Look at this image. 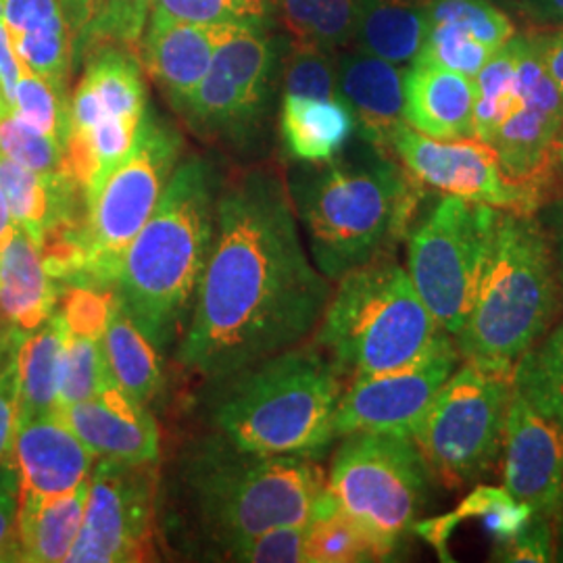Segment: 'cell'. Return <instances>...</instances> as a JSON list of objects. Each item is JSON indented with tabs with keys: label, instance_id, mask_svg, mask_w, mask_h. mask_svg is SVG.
<instances>
[{
	"label": "cell",
	"instance_id": "obj_39",
	"mask_svg": "<svg viewBox=\"0 0 563 563\" xmlns=\"http://www.w3.org/2000/svg\"><path fill=\"white\" fill-rule=\"evenodd\" d=\"M101 339L67 330L60 363L59 409L95 399L115 384L104 360Z\"/></svg>",
	"mask_w": 563,
	"mask_h": 563
},
{
	"label": "cell",
	"instance_id": "obj_16",
	"mask_svg": "<svg viewBox=\"0 0 563 563\" xmlns=\"http://www.w3.org/2000/svg\"><path fill=\"white\" fill-rule=\"evenodd\" d=\"M449 332L423 355L399 369L351 380L336 409V437L353 432H395L413 437L426 411L460 365Z\"/></svg>",
	"mask_w": 563,
	"mask_h": 563
},
{
	"label": "cell",
	"instance_id": "obj_42",
	"mask_svg": "<svg viewBox=\"0 0 563 563\" xmlns=\"http://www.w3.org/2000/svg\"><path fill=\"white\" fill-rule=\"evenodd\" d=\"M453 514L457 522L470 520V518L481 520L486 534L497 543L514 539L534 516L532 509L522 501H518L507 488H495V486L474 488L463 499L460 509Z\"/></svg>",
	"mask_w": 563,
	"mask_h": 563
},
{
	"label": "cell",
	"instance_id": "obj_12",
	"mask_svg": "<svg viewBox=\"0 0 563 563\" xmlns=\"http://www.w3.org/2000/svg\"><path fill=\"white\" fill-rule=\"evenodd\" d=\"M282 42L269 30H222L209 71L178 107L188 125L211 141H257L276 92Z\"/></svg>",
	"mask_w": 563,
	"mask_h": 563
},
{
	"label": "cell",
	"instance_id": "obj_11",
	"mask_svg": "<svg viewBox=\"0 0 563 563\" xmlns=\"http://www.w3.org/2000/svg\"><path fill=\"white\" fill-rule=\"evenodd\" d=\"M499 211L444 195L407 232V274L423 305L451 336L460 332L467 316Z\"/></svg>",
	"mask_w": 563,
	"mask_h": 563
},
{
	"label": "cell",
	"instance_id": "obj_36",
	"mask_svg": "<svg viewBox=\"0 0 563 563\" xmlns=\"http://www.w3.org/2000/svg\"><path fill=\"white\" fill-rule=\"evenodd\" d=\"M395 553L336 505L307 526L309 563L386 562Z\"/></svg>",
	"mask_w": 563,
	"mask_h": 563
},
{
	"label": "cell",
	"instance_id": "obj_29",
	"mask_svg": "<svg viewBox=\"0 0 563 563\" xmlns=\"http://www.w3.org/2000/svg\"><path fill=\"white\" fill-rule=\"evenodd\" d=\"M67 323L57 311L41 328L20 334L15 346V378L20 418L27 420L59 409L60 363Z\"/></svg>",
	"mask_w": 563,
	"mask_h": 563
},
{
	"label": "cell",
	"instance_id": "obj_22",
	"mask_svg": "<svg viewBox=\"0 0 563 563\" xmlns=\"http://www.w3.org/2000/svg\"><path fill=\"white\" fill-rule=\"evenodd\" d=\"M222 30L151 13L142 34L141 63L178 109L209 71Z\"/></svg>",
	"mask_w": 563,
	"mask_h": 563
},
{
	"label": "cell",
	"instance_id": "obj_38",
	"mask_svg": "<svg viewBox=\"0 0 563 563\" xmlns=\"http://www.w3.org/2000/svg\"><path fill=\"white\" fill-rule=\"evenodd\" d=\"M11 109L27 125L67 146L71 130V101L67 97V88H60L23 67L11 99Z\"/></svg>",
	"mask_w": 563,
	"mask_h": 563
},
{
	"label": "cell",
	"instance_id": "obj_31",
	"mask_svg": "<svg viewBox=\"0 0 563 563\" xmlns=\"http://www.w3.org/2000/svg\"><path fill=\"white\" fill-rule=\"evenodd\" d=\"M101 342L113 383L132 399L148 407L163 388L159 351L148 341L139 323L128 316L118 297Z\"/></svg>",
	"mask_w": 563,
	"mask_h": 563
},
{
	"label": "cell",
	"instance_id": "obj_47",
	"mask_svg": "<svg viewBox=\"0 0 563 563\" xmlns=\"http://www.w3.org/2000/svg\"><path fill=\"white\" fill-rule=\"evenodd\" d=\"M20 334L15 332L9 342L0 346V463L11 453L13 437L18 430L20 402L15 378V346Z\"/></svg>",
	"mask_w": 563,
	"mask_h": 563
},
{
	"label": "cell",
	"instance_id": "obj_52",
	"mask_svg": "<svg viewBox=\"0 0 563 563\" xmlns=\"http://www.w3.org/2000/svg\"><path fill=\"white\" fill-rule=\"evenodd\" d=\"M18 230H20V225L15 222V218H13L11 209H9V202H7L2 190H0V253L15 239Z\"/></svg>",
	"mask_w": 563,
	"mask_h": 563
},
{
	"label": "cell",
	"instance_id": "obj_23",
	"mask_svg": "<svg viewBox=\"0 0 563 563\" xmlns=\"http://www.w3.org/2000/svg\"><path fill=\"white\" fill-rule=\"evenodd\" d=\"M0 190L36 246L84 220V190L71 172H34L0 155Z\"/></svg>",
	"mask_w": 563,
	"mask_h": 563
},
{
	"label": "cell",
	"instance_id": "obj_48",
	"mask_svg": "<svg viewBox=\"0 0 563 563\" xmlns=\"http://www.w3.org/2000/svg\"><path fill=\"white\" fill-rule=\"evenodd\" d=\"M20 478L9 457L0 463V563L20 562L18 547Z\"/></svg>",
	"mask_w": 563,
	"mask_h": 563
},
{
	"label": "cell",
	"instance_id": "obj_54",
	"mask_svg": "<svg viewBox=\"0 0 563 563\" xmlns=\"http://www.w3.org/2000/svg\"><path fill=\"white\" fill-rule=\"evenodd\" d=\"M13 334H15V332H13V330H9V328H4V325H2V322H0V346H2V344H4V342H9V339H11V336H13Z\"/></svg>",
	"mask_w": 563,
	"mask_h": 563
},
{
	"label": "cell",
	"instance_id": "obj_51",
	"mask_svg": "<svg viewBox=\"0 0 563 563\" xmlns=\"http://www.w3.org/2000/svg\"><path fill=\"white\" fill-rule=\"evenodd\" d=\"M544 216L543 222L544 230L549 234V241L553 246V255H555V263H558V274L563 286V195L547 202L543 207Z\"/></svg>",
	"mask_w": 563,
	"mask_h": 563
},
{
	"label": "cell",
	"instance_id": "obj_4",
	"mask_svg": "<svg viewBox=\"0 0 563 563\" xmlns=\"http://www.w3.org/2000/svg\"><path fill=\"white\" fill-rule=\"evenodd\" d=\"M218 180L201 157H186L123 253L115 297L148 341L165 351L190 322L216 223Z\"/></svg>",
	"mask_w": 563,
	"mask_h": 563
},
{
	"label": "cell",
	"instance_id": "obj_18",
	"mask_svg": "<svg viewBox=\"0 0 563 563\" xmlns=\"http://www.w3.org/2000/svg\"><path fill=\"white\" fill-rule=\"evenodd\" d=\"M57 411L97 460L159 462V426L148 407L132 399L118 384H111L95 399Z\"/></svg>",
	"mask_w": 563,
	"mask_h": 563
},
{
	"label": "cell",
	"instance_id": "obj_8",
	"mask_svg": "<svg viewBox=\"0 0 563 563\" xmlns=\"http://www.w3.org/2000/svg\"><path fill=\"white\" fill-rule=\"evenodd\" d=\"M184 153V139L172 121L148 104L130 153L86 197L76 230V274L67 286L113 288L130 242L153 216Z\"/></svg>",
	"mask_w": 563,
	"mask_h": 563
},
{
	"label": "cell",
	"instance_id": "obj_27",
	"mask_svg": "<svg viewBox=\"0 0 563 563\" xmlns=\"http://www.w3.org/2000/svg\"><path fill=\"white\" fill-rule=\"evenodd\" d=\"M88 483L65 495H21L18 509L20 562H67L80 534Z\"/></svg>",
	"mask_w": 563,
	"mask_h": 563
},
{
	"label": "cell",
	"instance_id": "obj_17",
	"mask_svg": "<svg viewBox=\"0 0 563 563\" xmlns=\"http://www.w3.org/2000/svg\"><path fill=\"white\" fill-rule=\"evenodd\" d=\"M501 455L505 488L534 516L553 518L563 504V423L514 393Z\"/></svg>",
	"mask_w": 563,
	"mask_h": 563
},
{
	"label": "cell",
	"instance_id": "obj_13",
	"mask_svg": "<svg viewBox=\"0 0 563 563\" xmlns=\"http://www.w3.org/2000/svg\"><path fill=\"white\" fill-rule=\"evenodd\" d=\"M159 534L157 463L99 460L88 481L80 534L67 562L134 563L155 558Z\"/></svg>",
	"mask_w": 563,
	"mask_h": 563
},
{
	"label": "cell",
	"instance_id": "obj_41",
	"mask_svg": "<svg viewBox=\"0 0 563 563\" xmlns=\"http://www.w3.org/2000/svg\"><path fill=\"white\" fill-rule=\"evenodd\" d=\"M428 21L457 25L490 51L501 48L516 34L509 15L490 0H428Z\"/></svg>",
	"mask_w": 563,
	"mask_h": 563
},
{
	"label": "cell",
	"instance_id": "obj_49",
	"mask_svg": "<svg viewBox=\"0 0 563 563\" xmlns=\"http://www.w3.org/2000/svg\"><path fill=\"white\" fill-rule=\"evenodd\" d=\"M526 36L544 71L563 95V27H530Z\"/></svg>",
	"mask_w": 563,
	"mask_h": 563
},
{
	"label": "cell",
	"instance_id": "obj_53",
	"mask_svg": "<svg viewBox=\"0 0 563 563\" xmlns=\"http://www.w3.org/2000/svg\"><path fill=\"white\" fill-rule=\"evenodd\" d=\"M553 530H555V562H563V504L553 516Z\"/></svg>",
	"mask_w": 563,
	"mask_h": 563
},
{
	"label": "cell",
	"instance_id": "obj_55",
	"mask_svg": "<svg viewBox=\"0 0 563 563\" xmlns=\"http://www.w3.org/2000/svg\"><path fill=\"white\" fill-rule=\"evenodd\" d=\"M558 167H560V176H562L563 181V134L562 141H560V148H558Z\"/></svg>",
	"mask_w": 563,
	"mask_h": 563
},
{
	"label": "cell",
	"instance_id": "obj_20",
	"mask_svg": "<svg viewBox=\"0 0 563 563\" xmlns=\"http://www.w3.org/2000/svg\"><path fill=\"white\" fill-rule=\"evenodd\" d=\"M84 57V74L71 97L69 136L104 121H141L148 107L141 57L115 44L95 46Z\"/></svg>",
	"mask_w": 563,
	"mask_h": 563
},
{
	"label": "cell",
	"instance_id": "obj_10",
	"mask_svg": "<svg viewBox=\"0 0 563 563\" xmlns=\"http://www.w3.org/2000/svg\"><path fill=\"white\" fill-rule=\"evenodd\" d=\"M430 481L411 437L353 432L332 460L328 493L341 511L397 551L426 507Z\"/></svg>",
	"mask_w": 563,
	"mask_h": 563
},
{
	"label": "cell",
	"instance_id": "obj_5",
	"mask_svg": "<svg viewBox=\"0 0 563 563\" xmlns=\"http://www.w3.org/2000/svg\"><path fill=\"white\" fill-rule=\"evenodd\" d=\"M563 286L543 222L499 211L460 332L463 362L514 367L562 313Z\"/></svg>",
	"mask_w": 563,
	"mask_h": 563
},
{
	"label": "cell",
	"instance_id": "obj_34",
	"mask_svg": "<svg viewBox=\"0 0 563 563\" xmlns=\"http://www.w3.org/2000/svg\"><path fill=\"white\" fill-rule=\"evenodd\" d=\"M295 44L336 51L353 41L360 0H274Z\"/></svg>",
	"mask_w": 563,
	"mask_h": 563
},
{
	"label": "cell",
	"instance_id": "obj_30",
	"mask_svg": "<svg viewBox=\"0 0 563 563\" xmlns=\"http://www.w3.org/2000/svg\"><path fill=\"white\" fill-rule=\"evenodd\" d=\"M428 0H360L353 41L363 53L411 65L422 48Z\"/></svg>",
	"mask_w": 563,
	"mask_h": 563
},
{
	"label": "cell",
	"instance_id": "obj_45",
	"mask_svg": "<svg viewBox=\"0 0 563 563\" xmlns=\"http://www.w3.org/2000/svg\"><path fill=\"white\" fill-rule=\"evenodd\" d=\"M307 526H282L236 544L225 560L242 563L307 562Z\"/></svg>",
	"mask_w": 563,
	"mask_h": 563
},
{
	"label": "cell",
	"instance_id": "obj_15",
	"mask_svg": "<svg viewBox=\"0 0 563 563\" xmlns=\"http://www.w3.org/2000/svg\"><path fill=\"white\" fill-rule=\"evenodd\" d=\"M393 155L423 188L484 202L504 211L534 216V197L505 174L497 151L478 139L439 141L402 123L390 142Z\"/></svg>",
	"mask_w": 563,
	"mask_h": 563
},
{
	"label": "cell",
	"instance_id": "obj_43",
	"mask_svg": "<svg viewBox=\"0 0 563 563\" xmlns=\"http://www.w3.org/2000/svg\"><path fill=\"white\" fill-rule=\"evenodd\" d=\"M284 97L341 99L332 53L292 42L284 59Z\"/></svg>",
	"mask_w": 563,
	"mask_h": 563
},
{
	"label": "cell",
	"instance_id": "obj_14",
	"mask_svg": "<svg viewBox=\"0 0 563 563\" xmlns=\"http://www.w3.org/2000/svg\"><path fill=\"white\" fill-rule=\"evenodd\" d=\"M523 38L520 97L488 144L497 151L505 174L543 209L562 197L558 148L563 134V95L544 71L526 32Z\"/></svg>",
	"mask_w": 563,
	"mask_h": 563
},
{
	"label": "cell",
	"instance_id": "obj_32",
	"mask_svg": "<svg viewBox=\"0 0 563 563\" xmlns=\"http://www.w3.org/2000/svg\"><path fill=\"white\" fill-rule=\"evenodd\" d=\"M155 0H76V59L101 44L139 51Z\"/></svg>",
	"mask_w": 563,
	"mask_h": 563
},
{
	"label": "cell",
	"instance_id": "obj_2",
	"mask_svg": "<svg viewBox=\"0 0 563 563\" xmlns=\"http://www.w3.org/2000/svg\"><path fill=\"white\" fill-rule=\"evenodd\" d=\"M311 260L330 282L390 255L422 201L390 151L357 136L325 163H305L288 184Z\"/></svg>",
	"mask_w": 563,
	"mask_h": 563
},
{
	"label": "cell",
	"instance_id": "obj_9",
	"mask_svg": "<svg viewBox=\"0 0 563 563\" xmlns=\"http://www.w3.org/2000/svg\"><path fill=\"white\" fill-rule=\"evenodd\" d=\"M514 393V367L465 362L451 374L411 437L432 478L457 490L495 470Z\"/></svg>",
	"mask_w": 563,
	"mask_h": 563
},
{
	"label": "cell",
	"instance_id": "obj_28",
	"mask_svg": "<svg viewBox=\"0 0 563 563\" xmlns=\"http://www.w3.org/2000/svg\"><path fill=\"white\" fill-rule=\"evenodd\" d=\"M355 130V118L341 99H282V142L286 153L297 162L334 159L353 141Z\"/></svg>",
	"mask_w": 563,
	"mask_h": 563
},
{
	"label": "cell",
	"instance_id": "obj_24",
	"mask_svg": "<svg viewBox=\"0 0 563 563\" xmlns=\"http://www.w3.org/2000/svg\"><path fill=\"white\" fill-rule=\"evenodd\" d=\"M0 7L21 65L67 88L76 55L65 0H0Z\"/></svg>",
	"mask_w": 563,
	"mask_h": 563
},
{
	"label": "cell",
	"instance_id": "obj_1",
	"mask_svg": "<svg viewBox=\"0 0 563 563\" xmlns=\"http://www.w3.org/2000/svg\"><path fill=\"white\" fill-rule=\"evenodd\" d=\"M332 286L309 260L288 184L267 167L223 184L209 260L178 362L207 383L299 346L316 332Z\"/></svg>",
	"mask_w": 563,
	"mask_h": 563
},
{
	"label": "cell",
	"instance_id": "obj_44",
	"mask_svg": "<svg viewBox=\"0 0 563 563\" xmlns=\"http://www.w3.org/2000/svg\"><path fill=\"white\" fill-rule=\"evenodd\" d=\"M113 305H115L113 288L65 286L60 292L59 311L69 332L101 339Z\"/></svg>",
	"mask_w": 563,
	"mask_h": 563
},
{
	"label": "cell",
	"instance_id": "obj_37",
	"mask_svg": "<svg viewBox=\"0 0 563 563\" xmlns=\"http://www.w3.org/2000/svg\"><path fill=\"white\" fill-rule=\"evenodd\" d=\"M151 13L216 30H272L276 9L274 0H155Z\"/></svg>",
	"mask_w": 563,
	"mask_h": 563
},
{
	"label": "cell",
	"instance_id": "obj_6",
	"mask_svg": "<svg viewBox=\"0 0 563 563\" xmlns=\"http://www.w3.org/2000/svg\"><path fill=\"white\" fill-rule=\"evenodd\" d=\"M344 388L316 344H299L225 380L213 423L246 453L320 457L336 439Z\"/></svg>",
	"mask_w": 563,
	"mask_h": 563
},
{
	"label": "cell",
	"instance_id": "obj_19",
	"mask_svg": "<svg viewBox=\"0 0 563 563\" xmlns=\"http://www.w3.org/2000/svg\"><path fill=\"white\" fill-rule=\"evenodd\" d=\"M95 460L59 411L18 422L9 453L21 495L71 493L90 481Z\"/></svg>",
	"mask_w": 563,
	"mask_h": 563
},
{
	"label": "cell",
	"instance_id": "obj_50",
	"mask_svg": "<svg viewBox=\"0 0 563 563\" xmlns=\"http://www.w3.org/2000/svg\"><path fill=\"white\" fill-rule=\"evenodd\" d=\"M21 71H23V65H21L13 41H11V34L2 20V7H0V90H2V97L9 107H11V99H13Z\"/></svg>",
	"mask_w": 563,
	"mask_h": 563
},
{
	"label": "cell",
	"instance_id": "obj_40",
	"mask_svg": "<svg viewBox=\"0 0 563 563\" xmlns=\"http://www.w3.org/2000/svg\"><path fill=\"white\" fill-rule=\"evenodd\" d=\"M0 155L34 172H69L67 146L21 121L9 104L0 107Z\"/></svg>",
	"mask_w": 563,
	"mask_h": 563
},
{
	"label": "cell",
	"instance_id": "obj_3",
	"mask_svg": "<svg viewBox=\"0 0 563 563\" xmlns=\"http://www.w3.org/2000/svg\"><path fill=\"white\" fill-rule=\"evenodd\" d=\"M180 476L181 507L195 537L222 560L236 544L313 522L334 507L313 457L246 453L222 437L195 449Z\"/></svg>",
	"mask_w": 563,
	"mask_h": 563
},
{
	"label": "cell",
	"instance_id": "obj_33",
	"mask_svg": "<svg viewBox=\"0 0 563 563\" xmlns=\"http://www.w3.org/2000/svg\"><path fill=\"white\" fill-rule=\"evenodd\" d=\"M523 34H514L497 48L474 78V139L488 142L520 97Z\"/></svg>",
	"mask_w": 563,
	"mask_h": 563
},
{
	"label": "cell",
	"instance_id": "obj_46",
	"mask_svg": "<svg viewBox=\"0 0 563 563\" xmlns=\"http://www.w3.org/2000/svg\"><path fill=\"white\" fill-rule=\"evenodd\" d=\"M497 562H555V530L553 518L532 516V520L522 530L505 541L497 543L493 551Z\"/></svg>",
	"mask_w": 563,
	"mask_h": 563
},
{
	"label": "cell",
	"instance_id": "obj_26",
	"mask_svg": "<svg viewBox=\"0 0 563 563\" xmlns=\"http://www.w3.org/2000/svg\"><path fill=\"white\" fill-rule=\"evenodd\" d=\"M60 292L41 249L20 228L0 253V322L18 334L32 332L57 311Z\"/></svg>",
	"mask_w": 563,
	"mask_h": 563
},
{
	"label": "cell",
	"instance_id": "obj_21",
	"mask_svg": "<svg viewBox=\"0 0 563 563\" xmlns=\"http://www.w3.org/2000/svg\"><path fill=\"white\" fill-rule=\"evenodd\" d=\"M336 76L341 99L355 118V134L390 151L395 132L405 123V69L355 48L336 59Z\"/></svg>",
	"mask_w": 563,
	"mask_h": 563
},
{
	"label": "cell",
	"instance_id": "obj_35",
	"mask_svg": "<svg viewBox=\"0 0 563 563\" xmlns=\"http://www.w3.org/2000/svg\"><path fill=\"white\" fill-rule=\"evenodd\" d=\"M516 393L563 423V318L514 365Z\"/></svg>",
	"mask_w": 563,
	"mask_h": 563
},
{
	"label": "cell",
	"instance_id": "obj_25",
	"mask_svg": "<svg viewBox=\"0 0 563 563\" xmlns=\"http://www.w3.org/2000/svg\"><path fill=\"white\" fill-rule=\"evenodd\" d=\"M474 80L430 65L405 69V109L409 128L439 141L474 139Z\"/></svg>",
	"mask_w": 563,
	"mask_h": 563
},
{
	"label": "cell",
	"instance_id": "obj_7",
	"mask_svg": "<svg viewBox=\"0 0 563 563\" xmlns=\"http://www.w3.org/2000/svg\"><path fill=\"white\" fill-rule=\"evenodd\" d=\"M336 282L316 328V346L344 383L418 362L446 332L390 255Z\"/></svg>",
	"mask_w": 563,
	"mask_h": 563
}]
</instances>
